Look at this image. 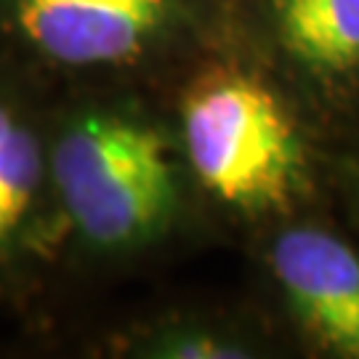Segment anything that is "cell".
Returning a JSON list of instances; mask_svg holds the SVG:
<instances>
[{
    "mask_svg": "<svg viewBox=\"0 0 359 359\" xmlns=\"http://www.w3.org/2000/svg\"><path fill=\"white\" fill-rule=\"evenodd\" d=\"M271 271L298 325L320 348L359 359V256L341 237L314 226L283 231Z\"/></svg>",
    "mask_w": 359,
    "mask_h": 359,
    "instance_id": "obj_4",
    "label": "cell"
},
{
    "mask_svg": "<svg viewBox=\"0 0 359 359\" xmlns=\"http://www.w3.org/2000/svg\"><path fill=\"white\" fill-rule=\"evenodd\" d=\"M46 176V154L22 117L0 104V245L22 229Z\"/></svg>",
    "mask_w": 359,
    "mask_h": 359,
    "instance_id": "obj_6",
    "label": "cell"
},
{
    "mask_svg": "<svg viewBox=\"0 0 359 359\" xmlns=\"http://www.w3.org/2000/svg\"><path fill=\"white\" fill-rule=\"evenodd\" d=\"M51 179L80 237L104 250L149 243L176 208L165 142L133 117L75 120L53 147Z\"/></svg>",
    "mask_w": 359,
    "mask_h": 359,
    "instance_id": "obj_2",
    "label": "cell"
},
{
    "mask_svg": "<svg viewBox=\"0 0 359 359\" xmlns=\"http://www.w3.org/2000/svg\"><path fill=\"white\" fill-rule=\"evenodd\" d=\"M283 48L314 75L359 67V0H271Z\"/></svg>",
    "mask_w": 359,
    "mask_h": 359,
    "instance_id": "obj_5",
    "label": "cell"
},
{
    "mask_svg": "<svg viewBox=\"0 0 359 359\" xmlns=\"http://www.w3.org/2000/svg\"><path fill=\"white\" fill-rule=\"evenodd\" d=\"M176 0H11L22 38L67 67H117L165 32Z\"/></svg>",
    "mask_w": 359,
    "mask_h": 359,
    "instance_id": "obj_3",
    "label": "cell"
},
{
    "mask_svg": "<svg viewBox=\"0 0 359 359\" xmlns=\"http://www.w3.org/2000/svg\"><path fill=\"white\" fill-rule=\"evenodd\" d=\"M194 176L216 200L248 213L280 210L304 184V144L290 112L258 77L210 69L181 104Z\"/></svg>",
    "mask_w": 359,
    "mask_h": 359,
    "instance_id": "obj_1",
    "label": "cell"
},
{
    "mask_svg": "<svg viewBox=\"0 0 359 359\" xmlns=\"http://www.w3.org/2000/svg\"><path fill=\"white\" fill-rule=\"evenodd\" d=\"M157 357H189V359H200V357H240L243 351H237L229 344H221L218 338H210V335H200V333H184V335H173V338H165L157 344V351H152Z\"/></svg>",
    "mask_w": 359,
    "mask_h": 359,
    "instance_id": "obj_7",
    "label": "cell"
}]
</instances>
